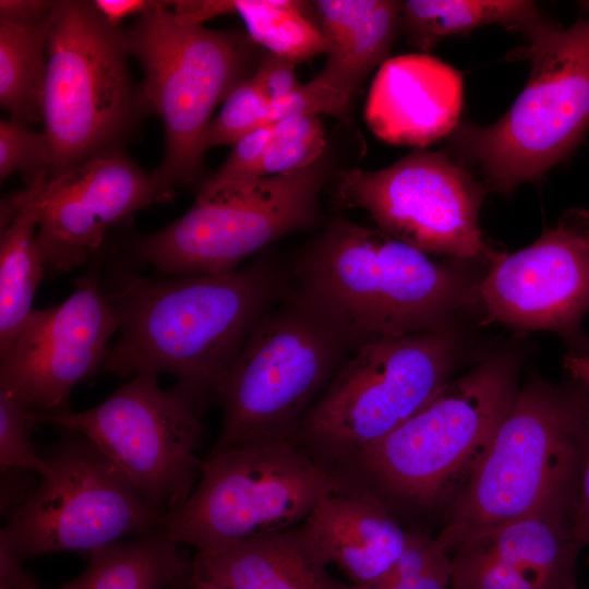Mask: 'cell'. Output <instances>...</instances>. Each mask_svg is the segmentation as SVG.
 Wrapping results in <instances>:
<instances>
[{"label":"cell","mask_w":589,"mask_h":589,"mask_svg":"<svg viewBox=\"0 0 589 589\" xmlns=\"http://www.w3.org/2000/svg\"><path fill=\"white\" fill-rule=\"evenodd\" d=\"M291 283L289 269L269 257L172 280L123 274L106 294L119 339L101 366L121 376L169 373L205 411L254 325Z\"/></svg>","instance_id":"cell-1"},{"label":"cell","mask_w":589,"mask_h":589,"mask_svg":"<svg viewBox=\"0 0 589 589\" xmlns=\"http://www.w3.org/2000/svg\"><path fill=\"white\" fill-rule=\"evenodd\" d=\"M292 280L345 326L356 349L411 333L450 328L458 312L479 302L480 280L460 265L344 217L298 254Z\"/></svg>","instance_id":"cell-2"},{"label":"cell","mask_w":589,"mask_h":589,"mask_svg":"<svg viewBox=\"0 0 589 589\" xmlns=\"http://www.w3.org/2000/svg\"><path fill=\"white\" fill-rule=\"evenodd\" d=\"M576 382V381H575ZM589 390L532 377L518 389L485 454L452 498L436 539L450 555L495 527L572 517L586 450Z\"/></svg>","instance_id":"cell-3"},{"label":"cell","mask_w":589,"mask_h":589,"mask_svg":"<svg viewBox=\"0 0 589 589\" xmlns=\"http://www.w3.org/2000/svg\"><path fill=\"white\" fill-rule=\"evenodd\" d=\"M513 354L446 382L416 413L330 472L390 507L431 509L465 484L518 392ZM452 497V498H453Z\"/></svg>","instance_id":"cell-4"},{"label":"cell","mask_w":589,"mask_h":589,"mask_svg":"<svg viewBox=\"0 0 589 589\" xmlns=\"http://www.w3.org/2000/svg\"><path fill=\"white\" fill-rule=\"evenodd\" d=\"M512 59H528L529 79L507 112L482 127L459 124L450 156L488 190L512 193L565 159L589 129V1L563 28L544 17Z\"/></svg>","instance_id":"cell-5"},{"label":"cell","mask_w":589,"mask_h":589,"mask_svg":"<svg viewBox=\"0 0 589 589\" xmlns=\"http://www.w3.org/2000/svg\"><path fill=\"white\" fill-rule=\"evenodd\" d=\"M354 349L338 318L292 280L254 325L219 385L224 416L208 454L296 442L304 416Z\"/></svg>","instance_id":"cell-6"},{"label":"cell","mask_w":589,"mask_h":589,"mask_svg":"<svg viewBox=\"0 0 589 589\" xmlns=\"http://www.w3.org/2000/svg\"><path fill=\"white\" fill-rule=\"evenodd\" d=\"M123 34L144 71L143 105L164 125L165 153L152 176L171 199L201 173L215 107L255 73L262 56L248 34L188 22L169 1H155Z\"/></svg>","instance_id":"cell-7"},{"label":"cell","mask_w":589,"mask_h":589,"mask_svg":"<svg viewBox=\"0 0 589 589\" xmlns=\"http://www.w3.org/2000/svg\"><path fill=\"white\" fill-rule=\"evenodd\" d=\"M458 354L452 327L358 347L304 416L296 442L332 471L424 406L450 380Z\"/></svg>","instance_id":"cell-8"},{"label":"cell","mask_w":589,"mask_h":589,"mask_svg":"<svg viewBox=\"0 0 589 589\" xmlns=\"http://www.w3.org/2000/svg\"><path fill=\"white\" fill-rule=\"evenodd\" d=\"M47 55L43 121L52 178L119 151L144 105L130 79L123 29L106 22L92 1H57Z\"/></svg>","instance_id":"cell-9"},{"label":"cell","mask_w":589,"mask_h":589,"mask_svg":"<svg viewBox=\"0 0 589 589\" xmlns=\"http://www.w3.org/2000/svg\"><path fill=\"white\" fill-rule=\"evenodd\" d=\"M337 484L297 442L228 448L203 459L194 490L161 530L196 552L283 532L302 524Z\"/></svg>","instance_id":"cell-10"},{"label":"cell","mask_w":589,"mask_h":589,"mask_svg":"<svg viewBox=\"0 0 589 589\" xmlns=\"http://www.w3.org/2000/svg\"><path fill=\"white\" fill-rule=\"evenodd\" d=\"M327 172L323 156L296 172L197 194L182 217L157 232L135 238L129 250L167 274L233 272L245 257L318 221Z\"/></svg>","instance_id":"cell-11"},{"label":"cell","mask_w":589,"mask_h":589,"mask_svg":"<svg viewBox=\"0 0 589 589\" xmlns=\"http://www.w3.org/2000/svg\"><path fill=\"white\" fill-rule=\"evenodd\" d=\"M203 413L182 389H161L157 374L143 371L89 409L28 411V418L84 435L146 502L169 516L185 503L200 478Z\"/></svg>","instance_id":"cell-12"},{"label":"cell","mask_w":589,"mask_h":589,"mask_svg":"<svg viewBox=\"0 0 589 589\" xmlns=\"http://www.w3.org/2000/svg\"><path fill=\"white\" fill-rule=\"evenodd\" d=\"M67 433L51 449L49 472L10 512L2 532L22 560L56 552H92L161 529L153 507L84 435Z\"/></svg>","instance_id":"cell-13"},{"label":"cell","mask_w":589,"mask_h":589,"mask_svg":"<svg viewBox=\"0 0 589 589\" xmlns=\"http://www.w3.org/2000/svg\"><path fill=\"white\" fill-rule=\"evenodd\" d=\"M488 191L448 154L416 148L380 170L340 172L336 196L423 253L492 264L502 252L486 243L479 224Z\"/></svg>","instance_id":"cell-14"},{"label":"cell","mask_w":589,"mask_h":589,"mask_svg":"<svg viewBox=\"0 0 589 589\" xmlns=\"http://www.w3.org/2000/svg\"><path fill=\"white\" fill-rule=\"evenodd\" d=\"M485 318L520 333L549 330L589 350V212L572 209L530 245L502 253L478 288Z\"/></svg>","instance_id":"cell-15"},{"label":"cell","mask_w":589,"mask_h":589,"mask_svg":"<svg viewBox=\"0 0 589 589\" xmlns=\"http://www.w3.org/2000/svg\"><path fill=\"white\" fill-rule=\"evenodd\" d=\"M116 313L93 276L77 280L62 303L32 310L0 351V389L34 413L65 410L74 386L101 366Z\"/></svg>","instance_id":"cell-16"},{"label":"cell","mask_w":589,"mask_h":589,"mask_svg":"<svg viewBox=\"0 0 589 589\" xmlns=\"http://www.w3.org/2000/svg\"><path fill=\"white\" fill-rule=\"evenodd\" d=\"M167 200L170 197L152 173L120 151L48 178L39 197L36 232L45 268H76L100 245L112 225Z\"/></svg>","instance_id":"cell-17"},{"label":"cell","mask_w":589,"mask_h":589,"mask_svg":"<svg viewBox=\"0 0 589 589\" xmlns=\"http://www.w3.org/2000/svg\"><path fill=\"white\" fill-rule=\"evenodd\" d=\"M582 549L569 516L518 519L450 554V589H577Z\"/></svg>","instance_id":"cell-18"},{"label":"cell","mask_w":589,"mask_h":589,"mask_svg":"<svg viewBox=\"0 0 589 589\" xmlns=\"http://www.w3.org/2000/svg\"><path fill=\"white\" fill-rule=\"evenodd\" d=\"M462 77L428 55L387 59L370 89L365 116L371 130L397 145H425L459 125Z\"/></svg>","instance_id":"cell-19"},{"label":"cell","mask_w":589,"mask_h":589,"mask_svg":"<svg viewBox=\"0 0 589 589\" xmlns=\"http://www.w3.org/2000/svg\"><path fill=\"white\" fill-rule=\"evenodd\" d=\"M299 527L318 561L325 567H339L352 585L368 584L388 572L410 537L380 498L339 482Z\"/></svg>","instance_id":"cell-20"},{"label":"cell","mask_w":589,"mask_h":589,"mask_svg":"<svg viewBox=\"0 0 589 589\" xmlns=\"http://www.w3.org/2000/svg\"><path fill=\"white\" fill-rule=\"evenodd\" d=\"M326 44V60L313 77L351 107L353 97L392 49L399 28V1L317 0L311 2Z\"/></svg>","instance_id":"cell-21"},{"label":"cell","mask_w":589,"mask_h":589,"mask_svg":"<svg viewBox=\"0 0 589 589\" xmlns=\"http://www.w3.org/2000/svg\"><path fill=\"white\" fill-rule=\"evenodd\" d=\"M192 575L227 589H342L306 544L300 527L238 541L191 560Z\"/></svg>","instance_id":"cell-22"},{"label":"cell","mask_w":589,"mask_h":589,"mask_svg":"<svg viewBox=\"0 0 589 589\" xmlns=\"http://www.w3.org/2000/svg\"><path fill=\"white\" fill-rule=\"evenodd\" d=\"M86 568L57 589H165L190 568L180 544L161 529L88 554Z\"/></svg>","instance_id":"cell-23"},{"label":"cell","mask_w":589,"mask_h":589,"mask_svg":"<svg viewBox=\"0 0 589 589\" xmlns=\"http://www.w3.org/2000/svg\"><path fill=\"white\" fill-rule=\"evenodd\" d=\"M49 178L40 171L27 183L24 203L1 230L0 241V351L5 349L31 313L45 265L36 241L39 197Z\"/></svg>","instance_id":"cell-24"},{"label":"cell","mask_w":589,"mask_h":589,"mask_svg":"<svg viewBox=\"0 0 589 589\" xmlns=\"http://www.w3.org/2000/svg\"><path fill=\"white\" fill-rule=\"evenodd\" d=\"M544 17L532 1L408 0L400 2L399 29L410 45L429 50L445 37L490 24L525 36Z\"/></svg>","instance_id":"cell-25"},{"label":"cell","mask_w":589,"mask_h":589,"mask_svg":"<svg viewBox=\"0 0 589 589\" xmlns=\"http://www.w3.org/2000/svg\"><path fill=\"white\" fill-rule=\"evenodd\" d=\"M309 7L310 2L292 0L191 1L189 14L203 24L213 16L236 13L252 41L297 64L327 48L315 19L310 17Z\"/></svg>","instance_id":"cell-26"},{"label":"cell","mask_w":589,"mask_h":589,"mask_svg":"<svg viewBox=\"0 0 589 589\" xmlns=\"http://www.w3.org/2000/svg\"><path fill=\"white\" fill-rule=\"evenodd\" d=\"M49 25L0 21V104L23 124L43 120Z\"/></svg>","instance_id":"cell-27"},{"label":"cell","mask_w":589,"mask_h":589,"mask_svg":"<svg viewBox=\"0 0 589 589\" xmlns=\"http://www.w3.org/2000/svg\"><path fill=\"white\" fill-rule=\"evenodd\" d=\"M450 555L436 537L410 530L409 543L381 577L363 585H346L342 589H450Z\"/></svg>","instance_id":"cell-28"},{"label":"cell","mask_w":589,"mask_h":589,"mask_svg":"<svg viewBox=\"0 0 589 589\" xmlns=\"http://www.w3.org/2000/svg\"><path fill=\"white\" fill-rule=\"evenodd\" d=\"M268 104L253 75L238 84L209 123L204 139L205 149L232 146L249 133L268 125Z\"/></svg>","instance_id":"cell-29"},{"label":"cell","mask_w":589,"mask_h":589,"mask_svg":"<svg viewBox=\"0 0 589 589\" xmlns=\"http://www.w3.org/2000/svg\"><path fill=\"white\" fill-rule=\"evenodd\" d=\"M31 420L24 404L0 389V467L46 476L50 464L35 450L29 434Z\"/></svg>","instance_id":"cell-30"},{"label":"cell","mask_w":589,"mask_h":589,"mask_svg":"<svg viewBox=\"0 0 589 589\" xmlns=\"http://www.w3.org/2000/svg\"><path fill=\"white\" fill-rule=\"evenodd\" d=\"M51 144L45 132L29 130L12 119L0 121V178L7 179L15 172L26 178V183L40 171L50 170Z\"/></svg>","instance_id":"cell-31"},{"label":"cell","mask_w":589,"mask_h":589,"mask_svg":"<svg viewBox=\"0 0 589 589\" xmlns=\"http://www.w3.org/2000/svg\"><path fill=\"white\" fill-rule=\"evenodd\" d=\"M272 136V128L266 125L240 139L218 170L203 182L197 194H213L262 179L261 164Z\"/></svg>","instance_id":"cell-32"},{"label":"cell","mask_w":589,"mask_h":589,"mask_svg":"<svg viewBox=\"0 0 589 589\" xmlns=\"http://www.w3.org/2000/svg\"><path fill=\"white\" fill-rule=\"evenodd\" d=\"M326 141L300 142L272 136L263 155L261 178L281 176L308 168L323 157Z\"/></svg>","instance_id":"cell-33"},{"label":"cell","mask_w":589,"mask_h":589,"mask_svg":"<svg viewBox=\"0 0 589 589\" xmlns=\"http://www.w3.org/2000/svg\"><path fill=\"white\" fill-rule=\"evenodd\" d=\"M253 76L268 103L287 96L301 84L294 62L266 50Z\"/></svg>","instance_id":"cell-34"},{"label":"cell","mask_w":589,"mask_h":589,"mask_svg":"<svg viewBox=\"0 0 589 589\" xmlns=\"http://www.w3.org/2000/svg\"><path fill=\"white\" fill-rule=\"evenodd\" d=\"M56 3L47 0H1L0 21L37 26L48 21Z\"/></svg>","instance_id":"cell-35"},{"label":"cell","mask_w":589,"mask_h":589,"mask_svg":"<svg viewBox=\"0 0 589 589\" xmlns=\"http://www.w3.org/2000/svg\"><path fill=\"white\" fill-rule=\"evenodd\" d=\"M275 139L300 142H318L325 140V130L318 115H294L271 124Z\"/></svg>","instance_id":"cell-36"},{"label":"cell","mask_w":589,"mask_h":589,"mask_svg":"<svg viewBox=\"0 0 589 589\" xmlns=\"http://www.w3.org/2000/svg\"><path fill=\"white\" fill-rule=\"evenodd\" d=\"M573 530L584 549L589 551V406L585 457L572 515Z\"/></svg>","instance_id":"cell-37"},{"label":"cell","mask_w":589,"mask_h":589,"mask_svg":"<svg viewBox=\"0 0 589 589\" xmlns=\"http://www.w3.org/2000/svg\"><path fill=\"white\" fill-rule=\"evenodd\" d=\"M32 474L20 469H1V515L7 516L28 498L38 484Z\"/></svg>","instance_id":"cell-38"},{"label":"cell","mask_w":589,"mask_h":589,"mask_svg":"<svg viewBox=\"0 0 589 589\" xmlns=\"http://www.w3.org/2000/svg\"><path fill=\"white\" fill-rule=\"evenodd\" d=\"M22 562L0 532V589H41L37 579L24 569Z\"/></svg>","instance_id":"cell-39"},{"label":"cell","mask_w":589,"mask_h":589,"mask_svg":"<svg viewBox=\"0 0 589 589\" xmlns=\"http://www.w3.org/2000/svg\"><path fill=\"white\" fill-rule=\"evenodd\" d=\"M97 12L115 27H119L122 20L131 15H141L147 12L155 1L147 0H95L92 1Z\"/></svg>","instance_id":"cell-40"},{"label":"cell","mask_w":589,"mask_h":589,"mask_svg":"<svg viewBox=\"0 0 589 589\" xmlns=\"http://www.w3.org/2000/svg\"><path fill=\"white\" fill-rule=\"evenodd\" d=\"M563 364L574 381L580 383L589 390V350L566 354Z\"/></svg>","instance_id":"cell-41"},{"label":"cell","mask_w":589,"mask_h":589,"mask_svg":"<svg viewBox=\"0 0 589 589\" xmlns=\"http://www.w3.org/2000/svg\"><path fill=\"white\" fill-rule=\"evenodd\" d=\"M168 589H227L213 584H208L195 578L190 568L178 580H176Z\"/></svg>","instance_id":"cell-42"}]
</instances>
